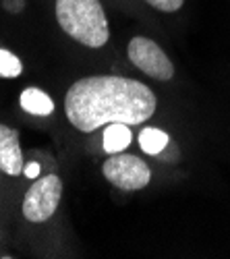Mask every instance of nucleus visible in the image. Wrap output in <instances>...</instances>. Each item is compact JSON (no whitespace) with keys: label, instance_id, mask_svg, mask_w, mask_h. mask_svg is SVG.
<instances>
[{"label":"nucleus","instance_id":"obj_1","mask_svg":"<svg viewBox=\"0 0 230 259\" xmlns=\"http://www.w3.org/2000/svg\"><path fill=\"white\" fill-rule=\"evenodd\" d=\"M156 106L158 100L148 85L118 75L83 77L65 98L67 118L81 133H94L110 122L141 124L154 116Z\"/></svg>","mask_w":230,"mask_h":259},{"label":"nucleus","instance_id":"obj_2","mask_svg":"<svg viewBox=\"0 0 230 259\" xmlns=\"http://www.w3.org/2000/svg\"><path fill=\"white\" fill-rule=\"evenodd\" d=\"M56 21L67 35L87 48L106 46L110 37L100 0H56Z\"/></svg>","mask_w":230,"mask_h":259},{"label":"nucleus","instance_id":"obj_3","mask_svg":"<svg viewBox=\"0 0 230 259\" xmlns=\"http://www.w3.org/2000/svg\"><path fill=\"white\" fill-rule=\"evenodd\" d=\"M102 175L110 185L122 191H139L148 187L152 181V170L141 158L133 154H110V158L102 164Z\"/></svg>","mask_w":230,"mask_h":259},{"label":"nucleus","instance_id":"obj_4","mask_svg":"<svg viewBox=\"0 0 230 259\" xmlns=\"http://www.w3.org/2000/svg\"><path fill=\"white\" fill-rule=\"evenodd\" d=\"M62 197V181L56 175L39 177L25 193L23 199V215L29 222H46L58 209Z\"/></svg>","mask_w":230,"mask_h":259},{"label":"nucleus","instance_id":"obj_5","mask_svg":"<svg viewBox=\"0 0 230 259\" xmlns=\"http://www.w3.org/2000/svg\"><path fill=\"white\" fill-rule=\"evenodd\" d=\"M127 54L139 71L158 81H170L174 77V64L164 50L150 37H133L127 46Z\"/></svg>","mask_w":230,"mask_h":259},{"label":"nucleus","instance_id":"obj_6","mask_svg":"<svg viewBox=\"0 0 230 259\" xmlns=\"http://www.w3.org/2000/svg\"><path fill=\"white\" fill-rule=\"evenodd\" d=\"M23 152L19 145V133L15 128L0 124V172L9 177L23 175Z\"/></svg>","mask_w":230,"mask_h":259},{"label":"nucleus","instance_id":"obj_7","mask_svg":"<svg viewBox=\"0 0 230 259\" xmlns=\"http://www.w3.org/2000/svg\"><path fill=\"white\" fill-rule=\"evenodd\" d=\"M19 104L27 114H33V116H48L54 112L52 98L37 88H27V90L21 92Z\"/></svg>","mask_w":230,"mask_h":259},{"label":"nucleus","instance_id":"obj_8","mask_svg":"<svg viewBox=\"0 0 230 259\" xmlns=\"http://www.w3.org/2000/svg\"><path fill=\"white\" fill-rule=\"evenodd\" d=\"M133 141L131 124L124 122H110L104 128V152L106 154H118L124 152Z\"/></svg>","mask_w":230,"mask_h":259},{"label":"nucleus","instance_id":"obj_9","mask_svg":"<svg viewBox=\"0 0 230 259\" xmlns=\"http://www.w3.org/2000/svg\"><path fill=\"white\" fill-rule=\"evenodd\" d=\"M170 143V137L166 135L164 131H160V128H143V131L139 133V145L145 154H150V156H158L162 154L166 147H168Z\"/></svg>","mask_w":230,"mask_h":259},{"label":"nucleus","instance_id":"obj_10","mask_svg":"<svg viewBox=\"0 0 230 259\" xmlns=\"http://www.w3.org/2000/svg\"><path fill=\"white\" fill-rule=\"evenodd\" d=\"M21 73H23V64H21V60L13 52L0 48V77L15 79Z\"/></svg>","mask_w":230,"mask_h":259},{"label":"nucleus","instance_id":"obj_11","mask_svg":"<svg viewBox=\"0 0 230 259\" xmlns=\"http://www.w3.org/2000/svg\"><path fill=\"white\" fill-rule=\"evenodd\" d=\"M145 3L162 13H176L185 5V0H145Z\"/></svg>","mask_w":230,"mask_h":259},{"label":"nucleus","instance_id":"obj_12","mask_svg":"<svg viewBox=\"0 0 230 259\" xmlns=\"http://www.w3.org/2000/svg\"><path fill=\"white\" fill-rule=\"evenodd\" d=\"M3 7H5L9 13L15 15V13H21V11L25 9V0H5Z\"/></svg>","mask_w":230,"mask_h":259},{"label":"nucleus","instance_id":"obj_13","mask_svg":"<svg viewBox=\"0 0 230 259\" xmlns=\"http://www.w3.org/2000/svg\"><path fill=\"white\" fill-rule=\"evenodd\" d=\"M23 175H25L27 179H35V177L39 175V164H37V162H31V164H27V166L23 168Z\"/></svg>","mask_w":230,"mask_h":259}]
</instances>
